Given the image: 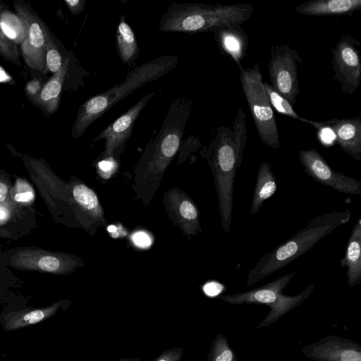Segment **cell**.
<instances>
[{"label":"cell","instance_id":"37","mask_svg":"<svg viewBox=\"0 0 361 361\" xmlns=\"http://www.w3.org/2000/svg\"><path fill=\"white\" fill-rule=\"evenodd\" d=\"M8 187L7 185L0 182V202H3L6 199L8 195Z\"/></svg>","mask_w":361,"mask_h":361},{"label":"cell","instance_id":"24","mask_svg":"<svg viewBox=\"0 0 361 361\" xmlns=\"http://www.w3.org/2000/svg\"><path fill=\"white\" fill-rule=\"evenodd\" d=\"M65 51L63 44L51 31L45 47V74L49 72L53 75L61 69L68 56L67 51Z\"/></svg>","mask_w":361,"mask_h":361},{"label":"cell","instance_id":"1","mask_svg":"<svg viewBox=\"0 0 361 361\" xmlns=\"http://www.w3.org/2000/svg\"><path fill=\"white\" fill-rule=\"evenodd\" d=\"M246 115L240 107L233 126L215 128L211 142L200 151L212 171L218 197L220 220L223 231L231 228L234 179L241 166L247 140Z\"/></svg>","mask_w":361,"mask_h":361},{"label":"cell","instance_id":"17","mask_svg":"<svg viewBox=\"0 0 361 361\" xmlns=\"http://www.w3.org/2000/svg\"><path fill=\"white\" fill-rule=\"evenodd\" d=\"M221 51L232 59L241 69L240 61L246 56L248 37L241 25H222L213 31Z\"/></svg>","mask_w":361,"mask_h":361},{"label":"cell","instance_id":"4","mask_svg":"<svg viewBox=\"0 0 361 361\" xmlns=\"http://www.w3.org/2000/svg\"><path fill=\"white\" fill-rule=\"evenodd\" d=\"M254 11L250 4L176 3L169 6L161 17L158 28L161 32L188 34L212 32L222 25H241L250 18Z\"/></svg>","mask_w":361,"mask_h":361},{"label":"cell","instance_id":"7","mask_svg":"<svg viewBox=\"0 0 361 361\" xmlns=\"http://www.w3.org/2000/svg\"><path fill=\"white\" fill-rule=\"evenodd\" d=\"M13 7L26 28V37L20 44L23 61L31 69L44 73L46 42L51 30L25 1L14 0Z\"/></svg>","mask_w":361,"mask_h":361},{"label":"cell","instance_id":"29","mask_svg":"<svg viewBox=\"0 0 361 361\" xmlns=\"http://www.w3.org/2000/svg\"><path fill=\"white\" fill-rule=\"evenodd\" d=\"M47 80L44 76L35 77L25 86L26 96L35 106L37 104L41 90Z\"/></svg>","mask_w":361,"mask_h":361},{"label":"cell","instance_id":"13","mask_svg":"<svg viewBox=\"0 0 361 361\" xmlns=\"http://www.w3.org/2000/svg\"><path fill=\"white\" fill-rule=\"evenodd\" d=\"M69 185L75 218L81 228L94 235L107 224L99 200L92 189L77 178Z\"/></svg>","mask_w":361,"mask_h":361},{"label":"cell","instance_id":"38","mask_svg":"<svg viewBox=\"0 0 361 361\" xmlns=\"http://www.w3.org/2000/svg\"><path fill=\"white\" fill-rule=\"evenodd\" d=\"M8 210L3 207H0V221L5 220L8 217Z\"/></svg>","mask_w":361,"mask_h":361},{"label":"cell","instance_id":"20","mask_svg":"<svg viewBox=\"0 0 361 361\" xmlns=\"http://www.w3.org/2000/svg\"><path fill=\"white\" fill-rule=\"evenodd\" d=\"M340 264L341 267L346 268L347 283L350 287L361 283V217L353 228Z\"/></svg>","mask_w":361,"mask_h":361},{"label":"cell","instance_id":"14","mask_svg":"<svg viewBox=\"0 0 361 361\" xmlns=\"http://www.w3.org/2000/svg\"><path fill=\"white\" fill-rule=\"evenodd\" d=\"M163 204L169 218L188 237L201 231L199 212L193 200L182 190L173 188L164 195Z\"/></svg>","mask_w":361,"mask_h":361},{"label":"cell","instance_id":"34","mask_svg":"<svg viewBox=\"0 0 361 361\" xmlns=\"http://www.w3.org/2000/svg\"><path fill=\"white\" fill-rule=\"evenodd\" d=\"M70 12L73 15H78L84 11L86 0H66L64 1Z\"/></svg>","mask_w":361,"mask_h":361},{"label":"cell","instance_id":"23","mask_svg":"<svg viewBox=\"0 0 361 361\" xmlns=\"http://www.w3.org/2000/svg\"><path fill=\"white\" fill-rule=\"evenodd\" d=\"M116 47L123 63L130 64L138 56L139 47L135 34L123 15L117 27Z\"/></svg>","mask_w":361,"mask_h":361},{"label":"cell","instance_id":"2","mask_svg":"<svg viewBox=\"0 0 361 361\" xmlns=\"http://www.w3.org/2000/svg\"><path fill=\"white\" fill-rule=\"evenodd\" d=\"M351 217V211L327 212L314 217L291 238L262 257L247 274L246 286H251L283 268L310 250Z\"/></svg>","mask_w":361,"mask_h":361},{"label":"cell","instance_id":"32","mask_svg":"<svg viewBox=\"0 0 361 361\" xmlns=\"http://www.w3.org/2000/svg\"><path fill=\"white\" fill-rule=\"evenodd\" d=\"M99 173L105 177H109L114 172L116 166V161L114 159L99 160L97 162Z\"/></svg>","mask_w":361,"mask_h":361},{"label":"cell","instance_id":"22","mask_svg":"<svg viewBox=\"0 0 361 361\" xmlns=\"http://www.w3.org/2000/svg\"><path fill=\"white\" fill-rule=\"evenodd\" d=\"M277 190V182L271 165L264 161L259 166L254 189L250 214H257L264 202L271 197Z\"/></svg>","mask_w":361,"mask_h":361},{"label":"cell","instance_id":"16","mask_svg":"<svg viewBox=\"0 0 361 361\" xmlns=\"http://www.w3.org/2000/svg\"><path fill=\"white\" fill-rule=\"evenodd\" d=\"M316 129L329 128L340 147L353 159L361 161V118H331L317 122L307 120Z\"/></svg>","mask_w":361,"mask_h":361},{"label":"cell","instance_id":"19","mask_svg":"<svg viewBox=\"0 0 361 361\" xmlns=\"http://www.w3.org/2000/svg\"><path fill=\"white\" fill-rule=\"evenodd\" d=\"M361 8V0H311L298 5L295 12L311 16L351 15Z\"/></svg>","mask_w":361,"mask_h":361},{"label":"cell","instance_id":"36","mask_svg":"<svg viewBox=\"0 0 361 361\" xmlns=\"http://www.w3.org/2000/svg\"><path fill=\"white\" fill-rule=\"evenodd\" d=\"M0 83L13 85L16 81L12 75H11L2 66L0 65Z\"/></svg>","mask_w":361,"mask_h":361},{"label":"cell","instance_id":"9","mask_svg":"<svg viewBox=\"0 0 361 361\" xmlns=\"http://www.w3.org/2000/svg\"><path fill=\"white\" fill-rule=\"evenodd\" d=\"M8 263L20 270L68 274L84 265L78 256L35 248H17L11 252Z\"/></svg>","mask_w":361,"mask_h":361},{"label":"cell","instance_id":"35","mask_svg":"<svg viewBox=\"0 0 361 361\" xmlns=\"http://www.w3.org/2000/svg\"><path fill=\"white\" fill-rule=\"evenodd\" d=\"M223 286L216 281H210L205 283L202 290L205 295L209 297H214L218 295L222 290Z\"/></svg>","mask_w":361,"mask_h":361},{"label":"cell","instance_id":"25","mask_svg":"<svg viewBox=\"0 0 361 361\" xmlns=\"http://www.w3.org/2000/svg\"><path fill=\"white\" fill-rule=\"evenodd\" d=\"M1 31L17 45H20L26 37V28L21 19L6 9L0 14Z\"/></svg>","mask_w":361,"mask_h":361},{"label":"cell","instance_id":"21","mask_svg":"<svg viewBox=\"0 0 361 361\" xmlns=\"http://www.w3.org/2000/svg\"><path fill=\"white\" fill-rule=\"evenodd\" d=\"M61 306L59 301L45 307L8 313L4 316V329L13 331L39 323L52 317Z\"/></svg>","mask_w":361,"mask_h":361},{"label":"cell","instance_id":"8","mask_svg":"<svg viewBox=\"0 0 361 361\" xmlns=\"http://www.w3.org/2000/svg\"><path fill=\"white\" fill-rule=\"evenodd\" d=\"M270 54L267 68L271 85L294 106L300 92L298 64L302 59L287 44L272 47Z\"/></svg>","mask_w":361,"mask_h":361},{"label":"cell","instance_id":"40","mask_svg":"<svg viewBox=\"0 0 361 361\" xmlns=\"http://www.w3.org/2000/svg\"><path fill=\"white\" fill-rule=\"evenodd\" d=\"M118 361H141L139 358L121 359Z\"/></svg>","mask_w":361,"mask_h":361},{"label":"cell","instance_id":"5","mask_svg":"<svg viewBox=\"0 0 361 361\" xmlns=\"http://www.w3.org/2000/svg\"><path fill=\"white\" fill-rule=\"evenodd\" d=\"M295 274V271L290 272L256 288L231 295H221L219 298L231 305H267L270 311L256 329L267 327L302 303L314 290V285L312 283L298 295L294 296L284 295L283 290Z\"/></svg>","mask_w":361,"mask_h":361},{"label":"cell","instance_id":"28","mask_svg":"<svg viewBox=\"0 0 361 361\" xmlns=\"http://www.w3.org/2000/svg\"><path fill=\"white\" fill-rule=\"evenodd\" d=\"M20 53L18 45L10 39L0 28V56L6 61L20 66Z\"/></svg>","mask_w":361,"mask_h":361},{"label":"cell","instance_id":"27","mask_svg":"<svg viewBox=\"0 0 361 361\" xmlns=\"http://www.w3.org/2000/svg\"><path fill=\"white\" fill-rule=\"evenodd\" d=\"M207 361H236L235 355L223 334H219L214 338Z\"/></svg>","mask_w":361,"mask_h":361},{"label":"cell","instance_id":"30","mask_svg":"<svg viewBox=\"0 0 361 361\" xmlns=\"http://www.w3.org/2000/svg\"><path fill=\"white\" fill-rule=\"evenodd\" d=\"M14 199L18 202H28L34 199L35 194L31 187L25 181L18 180L16 184Z\"/></svg>","mask_w":361,"mask_h":361},{"label":"cell","instance_id":"3","mask_svg":"<svg viewBox=\"0 0 361 361\" xmlns=\"http://www.w3.org/2000/svg\"><path fill=\"white\" fill-rule=\"evenodd\" d=\"M178 61V57L174 55L161 56L147 61L130 71L121 83L86 100L80 106L73 123L72 137H81L112 106L144 85L166 75Z\"/></svg>","mask_w":361,"mask_h":361},{"label":"cell","instance_id":"18","mask_svg":"<svg viewBox=\"0 0 361 361\" xmlns=\"http://www.w3.org/2000/svg\"><path fill=\"white\" fill-rule=\"evenodd\" d=\"M71 62V56L68 54L61 69L47 79L41 90L36 106L47 116L56 113L59 109Z\"/></svg>","mask_w":361,"mask_h":361},{"label":"cell","instance_id":"33","mask_svg":"<svg viewBox=\"0 0 361 361\" xmlns=\"http://www.w3.org/2000/svg\"><path fill=\"white\" fill-rule=\"evenodd\" d=\"M183 355V350L175 348L164 351L154 361H180Z\"/></svg>","mask_w":361,"mask_h":361},{"label":"cell","instance_id":"31","mask_svg":"<svg viewBox=\"0 0 361 361\" xmlns=\"http://www.w3.org/2000/svg\"><path fill=\"white\" fill-rule=\"evenodd\" d=\"M133 244L140 248L149 247L152 242L150 235L143 231L134 233L131 237Z\"/></svg>","mask_w":361,"mask_h":361},{"label":"cell","instance_id":"15","mask_svg":"<svg viewBox=\"0 0 361 361\" xmlns=\"http://www.w3.org/2000/svg\"><path fill=\"white\" fill-rule=\"evenodd\" d=\"M301 352L314 361H361V345L353 340L327 336L304 346Z\"/></svg>","mask_w":361,"mask_h":361},{"label":"cell","instance_id":"26","mask_svg":"<svg viewBox=\"0 0 361 361\" xmlns=\"http://www.w3.org/2000/svg\"><path fill=\"white\" fill-rule=\"evenodd\" d=\"M264 86L268 94L271 105L279 114L307 123V119L300 117L294 110L293 106L271 85L264 82Z\"/></svg>","mask_w":361,"mask_h":361},{"label":"cell","instance_id":"10","mask_svg":"<svg viewBox=\"0 0 361 361\" xmlns=\"http://www.w3.org/2000/svg\"><path fill=\"white\" fill-rule=\"evenodd\" d=\"M360 42L349 35L343 34L332 49L334 79L341 85V90L353 94L361 81V63L357 47Z\"/></svg>","mask_w":361,"mask_h":361},{"label":"cell","instance_id":"12","mask_svg":"<svg viewBox=\"0 0 361 361\" xmlns=\"http://www.w3.org/2000/svg\"><path fill=\"white\" fill-rule=\"evenodd\" d=\"M298 157L306 173L317 183L341 193L361 195V181L334 171L317 149L300 150Z\"/></svg>","mask_w":361,"mask_h":361},{"label":"cell","instance_id":"11","mask_svg":"<svg viewBox=\"0 0 361 361\" xmlns=\"http://www.w3.org/2000/svg\"><path fill=\"white\" fill-rule=\"evenodd\" d=\"M156 94L148 93L139 99L130 109L109 125L93 141L104 140V149L98 160L114 159L118 161L130 137L135 122L147 102Z\"/></svg>","mask_w":361,"mask_h":361},{"label":"cell","instance_id":"39","mask_svg":"<svg viewBox=\"0 0 361 361\" xmlns=\"http://www.w3.org/2000/svg\"><path fill=\"white\" fill-rule=\"evenodd\" d=\"M8 8V6H7V4H6L4 2L0 1V14L3 11L6 10Z\"/></svg>","mask_w":361,"mask_h":361},{"label":"cell","instance_id":"6","mask_svg":"<svg viewBox=\"0 0 361 361\" xmlns=\"http://www.w3.org/2000/svg\"><path fill=\"white\" fill-rule=\"evenodd\" d=\"M240 80L253 121L261 141L277 149L281 147L273 108L264 86L259 62L252 67L242 68Z\"/></svg>","mask_w":361,"mask_h":361}]
</instances>
